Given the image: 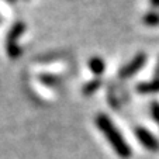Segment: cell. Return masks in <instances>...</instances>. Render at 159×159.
<instances>
[{
  "instance_id": "obj_13",
  "label": "cell",
  "mask_w": 159,
  "mask_h": 159,
  "mask_svg": "<svg viewBox=\"0 0 159 159\" xmlns=\"http://www.w3.org/2000/svg\"><path fill=\"white\" fill-rule=\"evenodd\" d=\"M9 3H16V0H7Z\"/></svg>"
},
{
  "instance_id": "obj_6",
  "label": "cell",
  "mask_w": 159,
  "mask_h": 159,
  "mask_svg": "<svg viewBox=\"0 0 159 159\" xmlns=\"http://www.w3.org/2000/svg\"><path fill=\"white\" fill-rule=\"evenodd\" d=\"M87 66H89L90 72L96 76H102L106 72V62L100 57H92L87 62Z\"/></svg>"
},
{
  "instance_id": "obj_12",
  "label": "cell",
  "mask_w": 159,
  "mask_h": 159,
  "mask_svg": "<svg viewBox=\"0 0 159 159\" xmlns=\"http://www.w3.org/2000/svg\"><path fill=\"white\" fill-rule=\"evenodd\" d=\"M151 6L155 7V9H159V0H151Z\"/></svg>"
},
{
  "instance_id": "obj_5",
  "label": "cell",
  "mask_w": 159,
  "mask_h": 159,
  "mask_svg": "<svg viewBox=\"0 0 159 159\" xmlns=\"http://www.w3.org/2000/svg\"><path fill=\"white\" fill-rule=\"evenodd\" d=\"M137 92L141 94H153L159 93V79H152L149 82H141L137 84Z\"/></svg>"
},
{
  "instance_id": "obj_11",
  "label": "cell",
  "mask_w": 159,
  "mask_h": 159,
  "mask_svg": "<svg viewBox=\"0 0 159 159\" xmlns=\"http://www.w3.org/2000/svg\"><path fill=\"white\" fill-rule=\"evenodd\" d=\"M153 79H159V57H158V61H156L155 70H153Z\"/></svg>"
},
{
  "instance_id": "obj_9",
  "label": "cell",
  "mask_w": 159,
  "mask_h": 159,
  "mask_svg": "<svg viewBox=\"0 0 159 159\" xmlns=\"http://www.w3.org/2000/svg\"><path fill=\"white\" fill-rule=\"evenodd\" d=\"M38 79L42 82V83H45V84H55L58 80H59V78L58 76H55V75H51V73H42V75H39L38 76Z\"/></svg>"
},
{
  "instance_id": "obj_4",
  "label": "cell",
  "mask_w": 159,
  "mask_h": 159,
  "mask_svg": "<svg viewBox=\"0 0 159 159\" xmlns=\"http://www.w3.org/2000/svg\"><path fill=\"white\" fill-rule=\"evenodd\" d=\"M135 137L145 149L151 151V152H159V139L149 129L144 128V127H137L135 128Z\"/></svg>"
},
{
  "instance_id": "obj_10",
  "label": "cell",
  "mask_w": 159,
  "mask_h": 159,
  "mask_svg": "<svg viewBox=\"0 0 159 159\" xmlns=\"http://www.w3.org/2000/svg\"><path fill=\"white\" fill-rule=\"evenodd\" d=\"M151 116H152L153 121L159 125V102L158 100L151 102Z\"/></svg>"
},
{
  "instance_id": "obj_2",
  "label": "cell",
  "mask_w": 159,
  "mask_h": 159,
  "mask_svg": "<svg viewBox=\"0 0 159 159\" xmlns=\"http://www.w3.org/2000/svg\"><path fill=\"white\" fill-rule=\"evenodd\" d=\"M25 31V24L23 21H17L11 25L6 37V52L10 59H18L21 57V48L17 45V39Z\"/></svg>"
},
{
  "instance_id": "obj_1",
  "label": "cell",
  "mask_w": 159,
  "mask_h": 159,
  "mask_svg": "<svg viewBox=\"0 0 159 159\" xmlns=\"http://www.w3.org/2000/svg\"><path fill=\"white\" fill-rule=\"evenodd\" d=\"M96 125L100 129L106 139L108 141L110 147L114 149V152L120 156L121 159H129L132 155V149L125 141L123 135H121L120 129L114 125V123L111 121V118L104 113H100L96 117Z\"/></svg>"
},
{
  "instance_id": "obj_8",
  "label": "cell",
  "mask_w": 159,
  "mask_h": 159,
  "mask_svg": "<svg viewBox=\"0 0 159 159\" xmlns=\"http://www.w3.org/2000/svg\"><path fill=\"white\" fill-rule=\"evenodd\" d=\"M142 23L148 27H158L159 25V11L152 10V11H148L144 14L142 17Z\"/></svg>"
},
{
  "instance_id": "obj_3",
  "label": "cell",
  "mask_w": 159,
  "mask_h": 159,
  "mask_svg": "<svg viewBox=\"0 0 159 159\" xmlns=\"http://www.w3.org/2000/svg\"><path fill=\"white\" fill-rule=\"evenodd\" d=\"M147 59H148V57H147V54H145V52H138V54L135 55V57L132 58L128 63H125V65L121 68L120 72H118V76H120L121 79L132 78L135 73H138L139 70H141L142 68L145 66Z\"/></svg>"
},
{
  "instance_id": "obj_7",
  "label": "cell",
  "mask_w": 159,
  "mask_h": 159,
  "mask_svg": "<svg viewBox=\"0 0 159 159\" xmlns=\"http://www.w3.org/2000/svg\"><path fill=\"white\" fill-rule=\"evenodd\" d=\"M100 87H102V80H100L99 78L92 79V80H89L83 86V89H82V93H83L84 96H92V94L96 93Z\"/></svg>"
}]
</instances>
